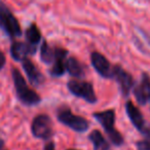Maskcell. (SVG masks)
<instances>
[{"label": "cell", "instance_id": "cell-1", "mask_svg": "<svg viewBox=\"0 0 150 150\" xmlns=\"http://www.w3.org/2000/svg\"><path fill=\"white\" fill-rule=\"evenodd\" d=\"M13 80L15 84L17 97L24 105L26 106H35L41 102L40 96L29 88L27 81L18 69H13Z\"/></svg>", "mask_w": 150, "mask_h": 150}, {"label": "cell", "instance_id": "cell-2", "mask_svg": "<svg viewBox=\"0 0 150 150\" xmlns=\"http://www.w3.org/2000/svg\"><path fill=\"white\" fill-rule=\"evenodd\" d=\"M94 117L96 120L102 125L106 135L108 136L110 142L115 146H121L125 143L122 135L115 129V112L112 109L100 111V112H95Z\"/></svg>", "mask_w": 150, "mask_h": 150}, {"label": "cell", "instance_id": "cell-3", "mask_svg": "<svg viewBox=\"0 0 150 150\" xmlns=\"http://www.w3.org/2000/svg\"><path fill=\"white\" fill-rule=\"evenodd\" d=\"M57 118L61 123L77 133H84L90 127V122L88 119L74 114L69 107H62L59 109Z\"/></svg>", "mask_w": 150, "mask_h": 150}, {"label": "cell", "instance_id": "cell-4", "mask_svg": "<svg viewBox=\"0 0 150 150\" xmlns=\"http://www.w3.org/2000/svg\"><path fill=\"white\" fill-rule=\"evenodd\" d=\"M0 27L11 38L20 37L22 29L17 18L9 11V8L0 1Z\"/></svg>", "mask_w": 150, "mask_h": 150}, {"label": "cell", "instance_id": "cell-5", "mask_svg": "<svg viewBox=\"0 0 150 150\" xmlns=\"http://www.w3.org/2000/svg\"><path fill=\"white\" fill-rule=\"evenodd\" d=\"M67 88L72 95H74L75 97H78V98L83 99L88 103L94 104L98 101L96 93L94 91V86L91 82L73 79L67 83Z\"/></svg>", "mask_w": 150, "mask_h": 150}, {"label": "cell", "instance_id": "cell-6", "mask_svg": "<svg viewBox=\"0 0 150 150\" xmlns=\"http://www.w3.org/2000/svg\"><path fill=\"white\" fill-rule=\"evenodd\" d=\"M31 131L33 136L37 139L50 140L54 134L50 117L46 114H39L35 116L32 121Z\"/></svg>", "mask_w": 150, "mask_h": 150}, {"label": "cell", "instance_id": "cell-7", "mask_svg": "<svg viewBox=\"0 0 150 150\" xmlns=\"http://www.w3.org/2000/svg\"><path fill=\"white\" fill-rule=\"evenodd\" d=\"M112 78L117 82L123 97H127L134 88V78L127 71L119 65L113 66Z\"/></svg>", "mask_w": 150, "mask_h": 150}, {"label": "cell", "instance_id": "cell-8", "mask_svg": "<svg viewBox=\"0 0 150 150\" xmlns=\"http://www.w3.org/2000/svg\"><path fill=\"white\" fill-rule=\"evenodd\" d=\"M125 112H127V115L129 118V120H131V122L144 136L150 129V125H148L146 122L141 111L138 109V107H136L133 104L132 101H127L125 103Z\"/></svg>", "mask_w": 150, "mask_h": 150}, {"label": "cell", "instance_id": "cell-9", "mask_svg": "<svg viewBox=\"0 0 150 150\" xmlns=\"http://www.w3.org/2000/svg\"><path fill=\"white\" fill-rule=\"evenodd\" d=\"M133 93L137 102L142 106L150 102V76L148 73H142L140 82L134 88Z\"/></svg>", "mask_w": 150, "mask_h": 150}, {"label": "cell", "instance_id": "cell-10", "mask_svg": "<svg viewBox=\"0 0 150 150\" xmlns=\"http://www.w3.org/2000/svg\"><path fill=\"white\" fill-rule=\"evenodd\" d=\"M91 62L100 76L104 78H112L113 67L111 66L110 62L98 52H94L91 54Z\"/></svg>", "mask_w": 150, "mask_h": 150}, {"label": "cell", "instance_id": "cell-11", "mask_svg": "<svg viewBox=\"0 0 150 150\" xmlns=\"http://www.w3.org/2000/svg\"><path fill=\"white\" fill-rule=\"evenodd\" d=\"M36 50L37 48L31 46L29 43L22 41H15L11 46V54L13 60L23 62L24 60L27 59L28 56L35 54Z\"/></svg>", "mask_w": 150, "mask_h": 150}, {"label": "cell", "instance_id": "cell-12", "mask_svg": "<svg viewBox=\"0 0 150 150\" xmlns=\"http://www.w3.org/2000/svg\"><path fill=\"white\" fill-rule=\"evenodd\" d=\"M22 66H23L24 71L26 72L28 79L31 81L32 84L34 86H40L43 82L44 77L39 71V69L36 67V65L32 62L29 59H26L22 62Z\"/></svg>", "mask_w": 150, "mask_h": 150}, {"label": "cell", "instance_id": "cell-13", "mask_svg": "<svg viewBox=\"0 0 150 150\" xmlns=\"http://www.w3.org/2000/svg\"><path fill=\"white\" fill-rule=\"evenodd\" d=\"M67 54H68V52L64 48H59V52L58 56H57L54 62L52 63V66L50 70V73L52 76H54V77H60V76H63L64 73L66 72V66H65V62L67 60Z\"/></svg>", "mask_w": 150, "mask_h": 150}, {"label": "cell", "instance_id": "cell-14", "mask_svg": "<svg viewBox=\"0 0 150 150\" xmlns=\"http://www.w3.org/2000/svg\"><path fill=\"white\" fill-rule=\"evenodd\" d=\"M65 66H66V71L71 76H74L75 78H81L84 76L83 66L77 59L73 58V57L67 58Z\"/></svg>", "mask_w": 150, "mask_h": 150}, {"label": "cell", "instance_id": "cell-15", "mask_svg": "<svg viewBox=\"0 0 150 150\" xmlns=\"http://www.w3.org/2000/svg\"><path fill=\"white\" fill-rule=\"evenodd\" d=\"M88 140L93 144L94 150H110V145L100 131L94 129L88 135Z\"/></svg>", "mask_w": 150, "mask_h": 150}, {"label": "cell", "instance_id": "cell-16", "mask_svg": "<svg viewBox=\"0 0 150 150\" xmlns=\"http://www.w3.org/2000/svg\"><path fill=\"white\" fill-rule=\"evenodd\" d=\"M59 48L60 47H52L47 44L46 41H43L40 48V58L41 61L45 64H52L58 56Z\"/></svg>", "mask_w": 150, "mask_h": 150}, {"label": "cell", "instance_id": "cell-17", "mask_svg": "<svg viewBox=\"0 0 150 150\" xmlns=\"http://www.w3.org/2000/svg\"><path fill=\"white\" fill-rule=\"evenodd\" d=\"M26 38H27V43L31 46L37 47V44L41 40V33L38 29L37 25L32 23L26 30Z\"/></svg>", "mask_w": 150, "mask_h": 150}, {"label": "cell", "instance_id": "cell-18", "mask_svg": "<svg viewBox=\"0 0 150 150\" xmlns=\"http://www.w3.org/2000/svg\"><path fill=\"white\" fill-rule=\"evenodd\" d=\"M138 150H150V129L144 135V139L137 142Z\"/></svg>", "mask_w": 150, "mask_h": 150}, {"label": "cell", "instance_id": "cell-19", "mask_svg": "<svg viewBox=\"0 0 150 150\" xmlns=\"http://www.w3.org/2000/svg\"><path fill=\"white\" fill-rule=\"evenodd\" d=\"M5 62H6V58H5V54L2 52H0V70L4 67Z\"/></svg>", "mask_w": 150, "mask_h": 150}, {"label": "cell", "instance_id": "cell-20", "mask_svg": "<svg viewBox=\"0 0 150 150\" xmlns=\"http://www.w3.org/2000/svg\"><path fill=\"white\" fill-rule=\"evenodd\" d=\"M43 150H54V142H48L47 144H45Z\"/></svg>", "mask_w": 150, "mask_h": 150}, {"label": "cell", "instance_id": "cell-21", "mask_svg": "<svg viewBox=\"0 0 150 150\" xmlns=\"http://www.w3.org/2000/svg\"><path fill=\"white\" fill-rule=\"evenodd\" d=\"M3 145H4V142H3V140L0 139V150L3 148Z\"/></svg>", "mask_w": 150, "mask_h": 150}, {"label": "cell", "instance_id": "cell-22", "mask_svg": "<svg viewBox=\"0 0 150 150\" xmlns=\"http://www.w3.org/2000/svg\"><path fill=\"white\" fill-rule=\"evenodd\" d=\"M67 150H77V149H67Z\"/></svg>", "mask_w": 150, "mask_h": 150}, {"label": "cell", "instance_id": "cell-23", "mask_svg": "<svg viewBox=\"0 0 150 150\" xmlns=\"http://www.w3.org/2000/svg\"><path fill=\"white\" fill-rule=\"evenodd\" d=\"M149 105H150V102H149Z\"/></svg>", "mask_w": 150, "mask_h": 150}]
</instances>
